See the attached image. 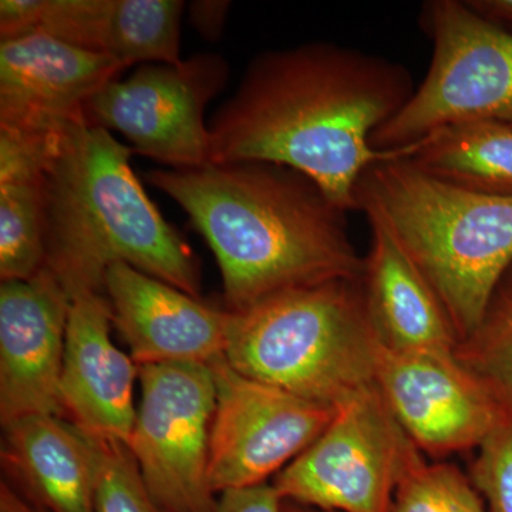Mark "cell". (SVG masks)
Returning a JSON list of instances; mask_svg holds the SVG:
<instances>
[{"mask_svg":"<svg viewBox=\"0 0 512 512\" xmlns=\"http://www.w3.org/2000/svg\"><path fill=\"white\" fill-rule=\"evenodd\" d=\"M133 154L86 119L60 137L43 185L45 268L70 301L103 293L116 264L201 298L197 256L151 202L131 168Z\"/></svg>","mask_w":512,"mask_h":512,"instance_id":"obj_3","label":"cell"},{"mask_svg":"<svg viewBox=\"0 0 512 512\" xmlns=\"http://www.w3.org/2000/svg\"><path fill=\"white\" fill-rule=\"evenodd\" d=\"M356 211L423 272L460 342L471 335L512 266V198L446 183L396 151L362 175Z\"/></svg>","mask_w":512,"mask_h":512,"instance_id":"obj_4","label":"cell"},{"mask_svg":"<svg viewBox=\"0 0 512 512\" xmlns=\"http://www.w3.org/2000/svg\"><path fill=\"white\" fill-rule=\"evenodd\" d=\"M468 476L487 512H512V416L477 448Z\"/></svg>","mask_w":512,"mask_h":512,"instance_id":"obj_24","label":"cell"},{"mask_svg":"<svg viewBox=\"0 0 512 512\" xmlns=\"http://www.w3.org/2000/svg\"><path fill=\"white\" fill-rule=\"evenodd\" d=\"M456 355L512 416V266L480 325L458 343Z\"/></svg>","mask_w":512,"mask_h":512,"instance_id":"obj_21","label":"cell"},{"mask_svg":"<svg viewBox=\"0 0 512 512\" xmlns=\"http://www.w3.org/2000/svg\"><path fill=\"white\" fill-rule=\"evenodd\" d=\"M42 8L43 0H2L0 2L2 40L35 33Z\"/></svg>","mask_w":512,"mask_h":512,"instance_id":"obj_26","label":"cell"},{"mask_svg":"<svg viewBox=\"0 0 512 512\" xmlns=\"http://www.w3.org/2000/svg\"><path fill=\"white\" fill-rule=\"evenodd\" d=\"M0 512H49L20 494L5 478L0 481Z\"/></svg>","mask_w":512,"mask_h":512,"instance_id":"obj_29","label":"cell"},{"mask_svg":"<svg viewBox=\"0 0 512 512\" xmlns=\"http://www.w3.org/2000/svg\"><path fill=\"white\" fill-rule=\"evenodd\" d=\"M111 323L113 312L104 293L70 301L60 403L63 416L87 436L128 447L137 417L134 384L140 367L114 345Z\"/></svg>","mask_w":512,"mask_h":512,"instance_id":"obj_15","label":"cell"},{"mask_svg":"<svg viewBox=\"0 0 512 512\" xmlns=\"http://www.w3.org/2000/svg\"><path fill=\"white\" fill-rule=\"evenodd\" d=\"M45 181L0 184V279L28 281L45 268Z\"/></svg>","mask_w":512,"mask_h":512,"instance_id":"obj_20","label":"cell"},{"mask_svg":"<svg viewBox=\"0 0 512 512\" xmlns=\"http://www.w3.org/2000/svg\"><path fill=\"white\" fill-rule=\"evenodd\" d=\"M403 156L446 183L512 198V123L474 121L434 131Z\"/></svg>","mask_w":512,"mask_h":512,"instance_id":"obj_19","label":"cell"},{"mask_svg":"<svg viewBox=\"0 0 512 512\" xmlns=\"http://www.w3.org/2000/svg\"><path fill=\"white\" fill-rule=\"evenodd\" d=\"M113 323L138 367L204 365L225 357L229 312L116 264L104 276Z\"/></svg>","mask_w":512,"mask_h":512,"instance_id":"obj_14","label":"cell"},{"mask_svg":"<svg viewBox=\"0 0 512 512\" xmlns=\"http://www.w3.org/2000/svg\"><path fill=\"white\" fill-rule=\"evenodd\" d=\"M99 456L94 512H164L147 490L130 448L110 439H94Z\"/></svg>","mask_w":512,"mask_h":512,"instance_id":"obj_23","label":"cell"},{"mask_svg":"<svg viewBox=\"0 0 512 512\" xmlns=\"http://www.w3.org/2000/svg\"><path fill=\"white\" fill-rule=\"evenodd\" d=\"M70 298L49 269L0 285V423L62 416L60 379Z\"/></svg>","mask_w":512,"mask_h":512,"instance_id":"obj_12","label":"cell"},{"mask_svg":"<svg viewBox=\"0 0 512 512\" xmlns=\"http://www.w3.org/2000/svg\"><path fill=\"white\" fill-rule=\"evenodd\" d=\"M126 67L43 32L0 43V127L60 133Z\"/></svg>","mask_w":512,"mask_h":512,"instance_id":"obj_13","label":"cell"},{"mask_svg":"<svg viewBox=\"0 0 512 512\" xmlns=\"http://www.w3.org/2000/svg\"><path fill=\"white\" fill-rule=\"evenodd\" d=\"M421 26L433 42L429 72L377 128L376 150H404L457 124L512 120V33L458 0L426 3Z\"/></svg>","mask_w":512,"mask_h":512,"instance_id":"obj_6","label":"cell"},{"mask_svg":"<svg viewBox=\"0 0 512 512\" xmlns=\"http://www.w3.org/2000/svg\"><path fill=\"white\" fill-rule=\"evenodd\" d=\"M180 0H43L36 32L121 66H180Z\"/></svg>","mask_w":512,"mask_h":512,"instance_id":"obj_17","label":"cell"},{"mask_svg":"<svg viewBox=\"0 0 512 512\" xmlns=\"http://www.w3.org/2000/svg\"><path fill=\"white\" fill-rule=\"evenodd\" d=\"M362 276L367 312L380 345L392 352H456L458 338L443 302L402 248L370 224Z\"/></svg>","mask_w":512,"mask_h":512,"instance_id":"obj_18","label":"cell"},{"mask_svg":"<svg viewBox=\"0 0 512 512\" xmlns=\"http://www.w3.org/2000/svg\"><path fill=\"white\" fill-rule=\"evenodd\" d=\"M5 480L49 512H94L99 456L92 437L55 414L3 426Z\"/></svg>","mask_w":512,"mask_h":512,"instance_id":"obj_16","label":"cell"},{"mask_svg":"<svg viewBox=\"0 0 512 512\" xmlns=\"http://www.w3.org/2000/svg\"><path fill=\"white\" fill-rule=\"evenodd\" d=\"M375 383L414 446L433 457L476 451L511 416L456 352L382 348Z\"/></svg>","mask_w":512,"mask_h":512,"instance_id":"obj_11","label":"cell"},{"mask_svg":"<svg viewBox=\"0 0 512 512\" xmlns=\"http://www.w3.org/2000/svg\"><path fill=\"white\" fill-rule=\"evenodd\" d=\"M284 500L274 484L225 491L218 497V512H282Z\"/></svg>","mask_w":512,"mask_h":512,"instance_id":"obj_25","label":"cell"},{"mask_svg":"<svg viewBox=\"0 0 512 512\" xmlns=\"http://www.w3.org/2000/svg\"><path fill=\"white\" fill-rule=\"evenodd\" d=\"M228 64L220 56L198 55L180 66L143 64L127 80H114L84 107L93 127L119 131L134 153L171 170L210 163V130L204 114L225 86Z\"/></svg>","mask_w":512,"mask_h":512,"instance_id":"obj_9","label":"cell"},{"mask_svg":"<svg viewBox=\"0 0 512 512\" xmlns=\"http://www.w3.org/2000/svg\"><path fill=\"white\" fill-rule=\"evenodd\" d=\"M141 402L130 448L164 512H218L210 483L217 389L210 366L140 367Z\"/></svg>","mask_w":512,"mask_h":512,"instance_id":"obj_8","label":"cell"},{"mask_svg":"<svg viewBox=\"0 0 512 512\" xmlns=\"http://www.w3.org/2000/svg\"><path fill=\"white\" fill-rule=\"evenodd\" d=\"M413 93L403 64L335 43L266 52L208 127L210 163L285 165L356 211L362 175L396 153L376 150L373 134Z\"/></svg>","mask_w":512,"mask_h":512,"instance_id":"obj_1","label":"cell"},{"mask_svg":"<svg viewBox=\"0 0 512 512\" xmlns=\"http://www.w3.org/2000/svg\"><path fill=\"white\" fill-rule=\"evenodd\" d=\"M467 5L483 18L512 33V0H468Z\"/></svg>","mask_w":512,"mask_h":512,"instance_id":"obj_28","label":"cell"},{"mask_svg":"<svg viewBox=\"0 0 512 512\" xmlns=\"http://www.w3.org/2000/svg\"><path fill=\"white\" fill-rule=\"evenodd\" d=\"M392 512H487V508L460 468L429 464L420 457L397 485Z\"/></svg>","mask_w":512,"mask_h":512,"instance_id":"obj_22","label":"cell"},{"mask_svg":"<svg viewBox=\"0 0 512 512\" xmlns=\"http://www.w3.org/2000/svg\"><path fill=\"white\" fill-rule=\"evenodd\" d=\"M282 512H329V511L315 510V508L303 507V505L288 503V501H284V504H282Z\"/></svg>","mask_w":512,"mask_h":512,"instance_id":"obj_30","label":"cell"},{"mask_svg":"<svg viewBox=\"0 0 512 512\" xmlns=\"http://www.w3.org/2000/svg\"><path fill=\"white\" fill-rule=\"evenodd\" d=\"M510 123H512V120L510 121Z\"/></svg>","mask_w":512,"mask_h":512,"instance_id":"obj_31","label":"cell"},{"mask_svg":"<svg viewBox=\"0 0 512 512\" xmlns=\"http://www.w3.org/2000/svg\"><path fill=\"white\" fill-rule=\"evenodd\" d=\"M217 389L210 483L217 495L266 484L329 426L335 407L241 375L225 357L210 365Z\"/></svg>","mask_w":512,"mask_h":512,"instance_id":"obj_10","label":"cell"},{"mask_svg":"<svg viewBox=\"0 0 512 512\" xmlns=\"http://www.w3.org/2000/svg\"><path fill=\"white\" fill-rule=\"evenodd\" d=\"M380 352L362 279L293 289L229 312L232 369L326 406L376 384Z\"/></svg>","mask_w":512,"mask_h":512,"instance_id":"obj_5","label":"cell"},{"mask_svg":"<svg viewBox=\"0 0 512 512\" xmlns=\"http://www.w3.org/2000/svg\"><path fill=\"white\" fill-rule=\"evenodd\" d=\"M231 3L221 0H198L190 3V18L194 28L205 39L218 40L224 30Z\"/></svg>","mask_w":512,"mask_h":512,"instance_id":"obj_27","label":"cell"},{"mask_svg":"<svg viewBox=\"0 0 512 512\" xmlns=\"http://www.w3.org/2000/svg\"><path fill=\"white\" fill-rule=\"evenodd\" d=\"M147 178L183 208L214 252L229 312L293 289L362 279L365 258L350 238L348 212L299 171L237 161L154 170Z\"/></svg>","mask_w":512,"mask_h":512,"instance_id":"obj_2","label":"cell"},{"mask_svg":"<svg viewBox=\"0 0 512 512\" xmlns=\"http://www.w3.org/2000/svg\"><path fill=\"white\" fill-rule=\"evenodd\" d=\"M421 457L376 384L335 407L325 431L276 474L288 503L329 512H392L394 493Z\"/></svg>","mask_w":512,"mask_h":512,"instance_id":"obj_7","label":"cell"}]
</instances>
